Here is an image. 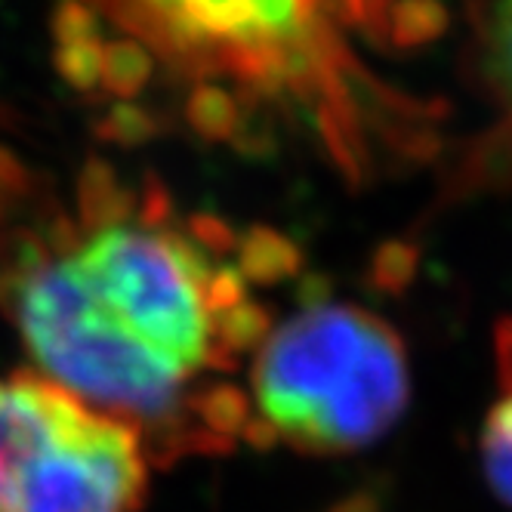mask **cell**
Returning a JSON list of instances; mask_svg holds the SVG:
<instances>
[{
	"label": "cell",
	"mask_w": 512,
	"mask_h": 512,
	"mask_svg": "<svg viewBox=\"0 0 512 512\" xmlns=\"http://www.w3.org/2000/svg\"><path fill=\"white\" fill-rule=\"evenodd\" d=\"M198 68L294 84L324 59V0H81Z\"/></svg>",
	"instance_id": "obj_4"
},
{
	"label": "cell",
	"mask_w": 512,
	"mask_h": 512,
	"mask_svg": "<svg viewBox=\"0 0 512 512\" xmlns=\"http://www.w3.org/2000/svg\"><path fill=\"white\" fill-rule=\"evenodd\" d=\"M102 34H81V38L56 41V71L75 90H93L102 81Z\"/></svg>",
	"instance_id": "obj_8"
},
{
	"label": "cell",
	"mask_w": 512,
	"mask_h": 512,
	"mask_svg": "<svg viewBox=\"0 0 512 512\" xmlns=\"http://www.w3.org/2000/svg\"><path fill=\"white\" fill-rule=\"evenodd\" d=\"M414 263H417V256L408 244H386L377 256V263H374V275L383 287L389 290H398L401 284H408L411 275H414Z\"/></svg>",
	"instance_id": "obj_12"
},
{
	"label": "cell",
	"mask_w": 512,
	"mask_h": 512,
	"mask_svg": "<svg viewBox=\"0 0 512 512\" xmlns=\"http://www.w3.org/2000/svg\"><path fill=\"white\" fill-rule=\"evenodd\" d=\"M497 368L503 392L482 429V457L491 488L512 506V318L497 327Z\"/></svg>",
	"instance_id": "obj_5"
},
{
	"label": "cell",
	"mask_w": 512,
	"mask_h": 512,
	"mask_svg": "<svg viewBox=\"0 0 512 512\" xmlns=\"http://www.w3.org/2000/svg\"><path fill=\"white\" fill-rule=\"evenodd\" d=\"M108 127H112L115 139H124V142H136L139 136L149 133V124H145V115L133 105H118L112 118H108Z\"/></svg>",
	"instance_id": "obj_13"
},
{
	"label": "cell",
	"mask_w": 512,
	"mask_h": 512,
	"mask_svg": "<svg viewBox=\"0 0 512 512\" xmlns=\"http://www.w3.org/2000/svg\"><path fill=\"white\" fill-rule=\"evenodd\" d=\"M300 250L294 241L272 229H253L238 241V269L244 281L275 284L300 269Z\"/></svg>",
	"instance_id": "obj_6"
},
{
	"label": "cell",
	"mask_w": 512,
	"mask_h": 512,
	"mask_svg": "<svg viewBox=\"0 0 512 512\" xmlns=\"http://www.w3.org/2000/svg\"><path fill=\"white\" fill-rule=\"evenodd\" d=\"M491 65L512 105V0H497L491 19Z\"/></svg>",
	"instance_id": "obj_11"
},
{
	"label": "cell",
	"mask_w": 512,
	"mask_h": 512,
	"mask_svg": "<svg viewBox=\"0 0 512 512\" xmlns=\"http://www.w3.org/2000/svg\"><path fill=\"white\" fill-rule=\"evenodd\" d=\"M84 219L65 238L0 235V306L38 374L142 438L176 435L189 380L235 364L219 343L216 269L189 238L121 207Z\"/></svg>",
	"instance_id": "obj_1"
},
{
	"label": "cell",
	"mask_w": 512,
	"mask_h": 512,
	"mask_svg": "<svg viewBox=\"0 0 512 512\" xmlns=\"http://www.w3.org/2000/svg\"><path fill=\"white\" fill-rule=\"evenodd\" d=\"M408 395L405 346L358 306L309 303L269 331L253 364L260 420L306 454L374 445L405 414Z\"/></svg>",
	"instance_id": "obj_2"
},
{
	"label": "cell",
	"mask_w": 512,
	"mask_h": 512,
	"mask_svg": "<svg viewBox=\"0 0 512 512\" xmlns=\"http://www.w3.org/2000/svg\"><path fill=\"white\" fill-rule=\"evenodd\" d=\"M445 22L448 16L435 0H405L392 10V38L405 47H417L438 38L445 31Z\"/></svg>",
	"instance_id": "obj_10"
},
{
	"label": "cell",
	"mask_w": 512,
	"mask_h": 512,
	"mask_svg": "<svg viewBox=\"0 0 512 512\" xmlns=\"http://www.w3.org/2000/svg\"><path fill=\"white\" fill-rule=\"evenodd\" d=\"M189 121L201 136L226 139L238 130V105L223 87H198L189 99Z\"/></svg>",
	"instance_id": "obj_9"
},
{
	"label": "cell",
	"mask_w": 512,
	"mask_h": 512,
	"mask_svg": "<svg viewBox=\"0 0 512 512\" xmlns=\"http://www.w3.org/2000/svg\"><path fill=\"white\" fill-rule=\"evenodd\" d=\"M142 432L38 371L0 377V512H139Z\"/></svg>",
	"instance_id": "obj_3"
},
{
	"label": "cell",
	"mask_w": 512,
	"mask_h": 512,
	"mask_svg": "<svg viewBox=\"0 0 512 512\" xmlns=\"http://www.w3.org/2000/svg\"><path fill=\"white\" fill-rule=\"evenodd\" d=\"M155 59L145 50V44H139V38H118V41H105L102 47V81L99 87H105L115 96H136L152 78Z\"/></svg>",
	"instance_id": "obj_7"
}]
</instances>
